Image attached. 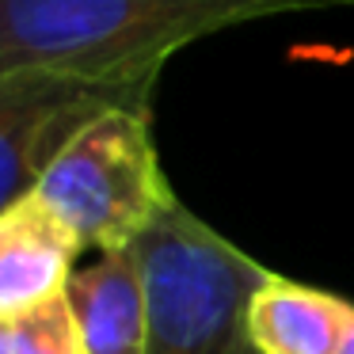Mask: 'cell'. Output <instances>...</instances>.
Returning <instances> with one entry per match:
<instances>
[{
    "mask_svg": "<svg viewBox=\"0 0 354 354\" xmlns=\"http://www.w3.org/2000/svg\"><path fill=\"white\" fill-rule=\"evenodd\" d=\"M354 0H0V88H88L153 103L171 54L259 19Z\"/></svg>",
    "mask_w": 354,
    "mask_h": 354,
    "instance_id": "1",
    "label": "cell"
},
{
    "mask_svg": "<svg viewBox=\"0 0 354 354\" xmlns=\"http://www.w3.org/2000/svg\"><path fill=\"white\" fill-rule=\"evenodd\" d=\"M130 248L149 293V354H259L248 308L274 270L198 221L183 202Z\"/></svg>",
    "mask_w": 354,
    "mask_h": 354,
    "instance_id": "2",
    "label": "cell"
},
{
    "mask_svg": "<svg viewBox=\"0 0 354 354\" xmlns=\"http://www.w3.org/2000/svg\"><path fill=\"white\" fill-rule=\"evenodd\" d=\"M80 252H118L145 236L171 206L153 145V107H115L77 133L27 191Z\"/></svg>",
    "mask_w": 354,
    "mask_h": 354,
    "instance_id": "3",
    "label": "cell"
},
{
    "mask_svg": "<svg viewBox=\"0 0 354 354\" xmlns=\"http://www.w3.org/2000/svg\"><path fill=\"white\" fill-rule=\"evenodd\" d=\"M115 107H153L88 88H0V206L19 202L84 126Z\"/></svg>",
    "mask_w": 354,
    "mask_h": 354,
    "instance_id": "4",
    "label": "cell"
},
{
    "mask_svg": "<svg viewBox=\"0 0 354 354\" xmlns=\"http://www.w3.org/2000/svg\"><path fill=\"white\" fill-rule=\"evenodd\" d=\"M80 244L24 194L0 209V320L65 301Z\"/></svg>",
    "mask_w": 354,
    "mask_h": 354,
    "instance_id": "5",
    "label": "cell"
},
{
    "mask_svg": "<svg viewBox=\"0 0 354 354\" xmlns=\"http://www.w3.org/2000/svg\"><path fill=\"white\" fill-rule=\"evenodd\" d=\"M65 301L88 354H149V293L133 248L103 252L77 270Z\"/></svg>",
    "mask_w": 354,
    "mask_h": 354,
    "instance_id": "6",
    "label": "cell"
},
{
    "mask_svg": "<svg viewBox=\"0 0 354 354\" xmlns=\"http://www.w3.org/2000/svg\"><path fill=\"white\" fill-rule=\"evenodd\" d=\"M354 305L316 286L270 274L248 308L259 354H339Z\"/></svg>",
    "mask_w": 354,
    "mask_h": 354,
    "instance_id": "7",
    "label": "cell"
},
{
    "mask_svg": "<svg viewBox=\"0 0 354 354\" xmlns=\"http://www.w3.org/2000/svg\"><path fill=\"white\" fill-rule=\"evenodd\" d=\"M0 354H88L69 301L0 320Z\"/></svg>",
    "mask_w": 354,
    "mask_h": 354,
    "instance_id": "8",
    "label": "cell"
},
{
    "mask_svg": "<svg viewBox=\"0 0 354 354\" xmlns=\"http://www.w3.org/2000/svg\"><path fill=\"white\" fill-rule=\"evenodd\" d=\"M339 354H354V316H351V328H346V339L339 346Z\"/></svg>",
    "mask_w": 354,
    "mask_h": 354,
    "instance_id": "9",
    "label": "cell"
}]
</instances>
